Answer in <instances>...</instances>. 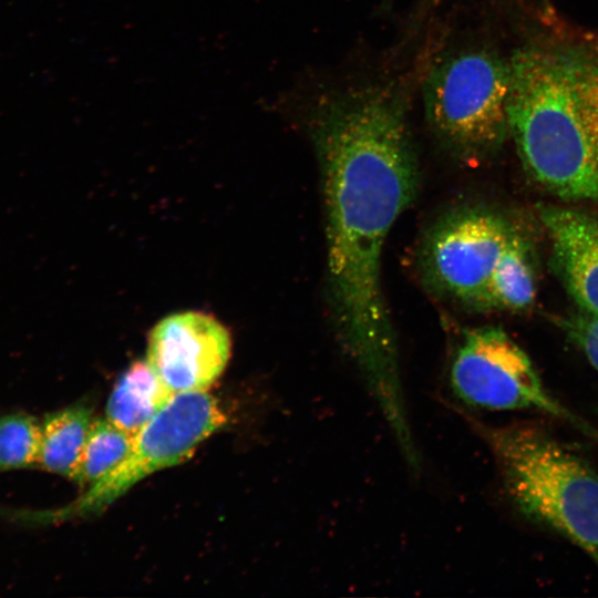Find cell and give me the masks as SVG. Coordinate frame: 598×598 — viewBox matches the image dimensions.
<instances>
[{
	"instance_id": "cell-1",
	"label": "cell",
	"mask_w": 598,
	"mask_h": 598,
	"mask_svg": "<svg viewBox=\"0 0 598 598\" xmlns=\"http://www.w3.org/2000/svg\"><path fill=\"white\" fill-rule=\"evenodd\" d=\"M309 111L336 333L385 421L398 425L408 410L381 264L389 233L419 185L405 102L390 85L364 84L326 93Z\"/></svg>"
},
{
	"instance_id": "cell-2",
	"label": "cell",
	"mask_w": 598,
	"mask_h": 598,
	"mask_svg": "<svg viewBox=\"0 0 598 598\" xmlns=\"http://www.w3.org/2000/svg\"><path fill=\"white\" fill-rule=\"evenodd\" d=\"M508 65V133L525 171L563 199L598 202V54L534 45Z\"/></svg>"
},
{
	"instance_id": "cell-3",
	"label": "cell",
	"mask_w": 598,
	"mask_h": 598,
	"mask_svg": "<svg viewBox=\"0 0 598 598\" xmlns=\"http://www.w3.org/2000/svg\"><path fill=\"white\" fill-rule=\"evenodd\" d=\"M466 421L491 451L519 514L576 545L598 567V470L535 423Z\"/></svg>"
},
{
	"instance_id": "cell-4",
	"label": "cell",
	"mask_w": 598,
	"mask_h": 598,
	"mask_svg": "<svg viewBox=\"0 0 598 598\" xmlns=\"http://www.w3.org/2000/svg\"><path fill=\"white\" fill-rule=\"evenodd\" d=\"M509 65L485 50L445 54L423 83L424 111L431 131L454 156L484 158L508 134Z\"/></svg>"
},
{
	"instance_id": "cell-5",
	"label": "cell",
	"mask_w": 598,
	"mask_h": 598,
	"mask_svg": "<svg viewBox=\"0 0 598 598\" xmlns=\"http://www.w3.org/2000/svg\"><path fill=\"white\" fill-rule=\"evenodd\" d=\"M448 382L456 399L471 408L543 412L596 435L548 393L527 353L502 328L464 332L451 360Z\"/></svg>"
},
{
	"instance_id": "cell-6",
	"label": "cell",
	"mask_w": 598,
	"mask_h": 598,
	"mask_svg": "<svg viewBox=\"0 0 598 598\" xmlns=\"http://www.w3.org/2000/svg\"><path fill=\"white\" fill-rule=\"evenodd\" d=\"M225 422L219 403L206 391L175 393L135 435L125 460L54 517L101 512L144 477L189 458Z\"/></svg>"
},
{
	"instance_id": "cell-7",
	"label": "cell",
	"mask_w": 598,
	"mask_h": 598,
	"mask_svg": "<svg viewBox=\"0 0 598 598\" xmlns=\"http://www.w3.org/2000/svg\"><path fill=\"white\" fill-rule=\"evenodd\" d=\"M514 230L501 215L483 208L447 213L422 245L425 280L442 297L484 310L489 282Z\"/></svg>"
},
{
	"instance_id": "cell-8",
	"label": "cell",
	"mask_w": 598,
	"mask_h": 598,
	"mask_svg": "<svg viewBox=\"0 0 598 598\" xmlns=\"http://www.w3.org/2000/svg\"><path fill=\"white\" fill-rule=\"evenodd\" d=\"M230 353L227 330L200 312L168 316L151 331L146 361L173 393L206 391Z\"/></svg>"
},
{
	"instance_id": "cell-9",
	"label": "cell",
	"mask_w": 598,
	"mask_h": 598,
	"mask_svg": "<svg viewBox=\"0 0 598 598\" xmlns=\"http://www.w3.org/2000/svg\"><path fill=\"white\" fill-rule=\"evenodd\" d=\"M555 270L584 312L598 316V220L568 208L544 207Z\"/></svg>"
},
{
	"instance_id": "cell-10",
	"label": "cell",
	"mask_w": 598,
	"mask_h": 598,
	"mask_svg": "<svg viewBox=\"0 0 598 598\" xmlns=\"http://www.w3.org/2000/svg\"><path fill=\"white\" fill-rule=\"evenodd\" d=\"M173 395L146 360L136 361L115 384L106 404V419L135 436Z\"/></svg>"
},
{
	"instance_id": "cell-11",
	"label": "cell",
	"mask_w": 598,
	"mask_h": 598,
	"mask_svg": "<svg viewBox=\"0 0 598 598\" xmlns=\"http://www.w3.org/2000/svg\"><path fill=\"white\" fill-rule=\"evenodd\" d=\"M93 422L85 405H73L48 414L41 423L38 466L72 478Z\"/></svg>"
},
{
	"instance_id": "cell-12",
	"label": "cell",
	"mask_w": 598,
	"mask_h": 598,
	"mask_svg": "<svg viewBox=\"0 0 598 598\" xmlns=\"http://www.w3.org/2000/svg\"><path fill=\"white\" fill-rule=\"evenodd\" d=\"M535 293L529 247L514 230L489 282L484 310H524L533 303Z\"/></svg>"
},
{
	"instance_id": "cell-13",
	"label": "cell",
	"mask_w": 598,
	"mask_h": 598,
	"mask_svg": "<svg viewBox=\"0 0 598 598\" xmlns=\"http://www.w3.org/2000/svg\"><path fill=\"white\" fill-rule=\"evenodd\" d=\"M134 437L106 417L93 420L71 480L93 485L125 460Z\"/></svg>"
},
{
	"instance_id": "cell-14",
	"label": "cell",
	"mask_w": 598,
	"mask_h": 598,
	"mask_svg": "<svg viewBox=\"0 0 598 598\" xmlns=\"http://www.w3.org/2000/svg\"><path fill=\"white\" fill-rule=\"evenodd\" d=\"M41 423L27 413L0 417V472L38 465Z\"/></svg>"
},
{
	"instance_id": "cell-15",
	"label": "cell",
	"mask_w": 598,
	"mask_h": 598,
	"mask_svg": "<svg viewBox=\"0 0 598 598\" xmlns=\"http://www.w3.org/2000/svg\"><path fill=\"white\" fill-rule=\"evenodd\" d=\"M564 326L571 341L598 371V316L584 312L571 318Z\"/></svg>"
}]
</instances>
